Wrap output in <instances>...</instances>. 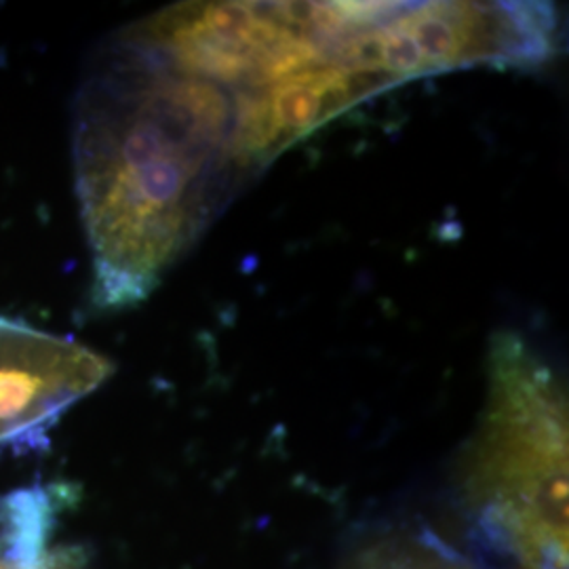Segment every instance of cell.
I'll list each match as a JSON object with an SVG mask.
<instances>
[{
    "label": "cell",
    "mask_w": 569,
    "mask_h": 569,
    "mask_svg": "<svg viewBox=\"0 0 569 569\" xmlns=\"http://www.w3.org/2000/svg\"><path fill=\"white\" fill-rule=\"evenodd\" d=\"M74 169L93 300L140 305L241 188L232 93L121 37L79 91Z\"/></svg>",
    "instance_id": "1"
},
{
    "label": "cell",
    "mask_w": 569,
    "mask_h": 569,
    "mask_svg": "<svg viewBox=\"0 0 569 569\" xmlns=\"http://www.w3.org/2000/svg\"><path fill=\"white\" fill-rule=\"evenodd\" d=\"M53 498L30 488L0 496V569H77L66 552L49 547Z\"/></svg>",
    "instance_id": "4"
},
{
    "label": "cell",
    "mask_w": 569,
    "mask_h": 569,
    "mask_svg": "<svg viewBox=\"0 0 569 569\" xmlns=\"http://www.w3.org/2000/svg\"><path fill=\"white\" fill-rule=\"evenodd\" d=\"M568 390L515 331L496 333L460 502L493 569H568Z\"/></svg>",
    "instance_id": "2"
},
{
    "label": "cell",
    "mask_w": 569,
    "mask_h": 569,
    "mask_svg": "<svg viewBox=\"0 0 569 569\" xmlns=\"http://www.w3.org/2000/svg\"><path fill=\"white\" fill-rule=\"evenodd\" d=\"M114 363L87 346L0 319V448L102 387Z\"/></svg>",
    "instance_id": "3"
},
{
    "label": "cell",
    "mask_w": 569,
    "mask_h": 569,
    "mask_svg": "<svg viewBox=\"0 0 569 569\" xmlns=\"http://www.w3.org/2000/svg\"><path fill=\"white\" fill-rule=\"evenodd\" d=\"M342 569H493L451 547L428 528L385 529L371 533L348 555Z\"/></svg>",
    "instance_id": "5"
}]
</instances>
